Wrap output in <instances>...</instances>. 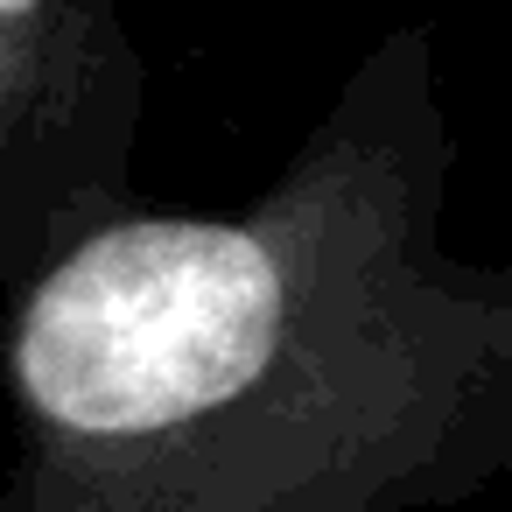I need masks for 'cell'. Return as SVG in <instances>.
Here are the masks:
<instances>
[{
  "label": "cell",
  "mask_w": 512,
  "mask_h": 512,
  "mask_svg": "<svg viewBox=\"0 0 512 512\" xmlns=\"http://www.w3.org/2000/svg\"><path fill=\"white\" fill-rule=\"evenodd\" d=\"M274 323L281 274L246 232L127 225L50 274L22 330V379L71 428H169L253 386Z\"/></svg>",
  "instance_id": "1"
}]
</instances>
